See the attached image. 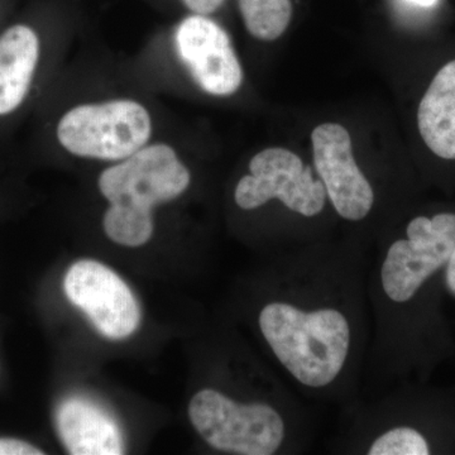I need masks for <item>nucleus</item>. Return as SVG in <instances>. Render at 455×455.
Here are the masks:
<instances>
[{"label": "nucleus", "mask_w": 455, "mask_h": 455, "mask_svg": "<svg viewBox=\"0 0 455 455\" xmlns=\"http://www.w3.org/2000/svg\"><path fill=\"white\" fill-rule=\"evenodd\" d=\"M188 167L164 143L147 145L108 167L99 176L100 193L109 202L103 220L108 238L125 247H140L154 235L152 209L172 202L190 185Z\"/></svg>", "instance_id": "nucleus-1"}, {"label": "nucleus", "mask_w": 455, "mask_h": 455, "mask_svg": "<svg viewBox=\"0 0 455 455\" xmlns=\"http://www.w3.org/2000/svg\"><path fill=\"white\" fill-rule=\"evenodd\" d=\"M259 322L280 363L302 385L325 387L339 376L350 348L349 323L340 311L271 302Z\"/></svg>", "instance_id": "nucleus-2"}, {"label": "nucleus", "mask_w": 455, "mask_h": 455, "mask_svg": "<svg viewBox=\"0 0 455 455\" xmlns=\"http://www.w3.org/2000/svg\"><path fill=\"white\" fill-rule=\"evenodd\" d=\"M151 136L148 110L132 99L74 107L56 128L57 140L68 154L118 163L147 146Z\"/></svg>", "instance_id": "nucleus-3"}, {"label": "nucleus", "mask_w": 455, "mask_h": 455, "mask_svg": "<svg viewBox=\"0 0 455 455\" xmlns=\"http://www.w3.org/2000/svg\"><path fill=\"white\" fill-rule=\"evenodd\" d=\"M188 416L197 433L217 451L271 455L283 443V419L266 403H238L206 388L191 398Z\"/></svg>", "instance_id": "nucleus-4"}, {"label": "nucleus", "mask_w": 455, "mask_h": 455, "mask_svg": "<svg viewBox=\"0 0 455 455\" xmlns=\"http://www.w3.org/2000/svg\"><path fill=\"white\" fill-rule=\"evenodd\" d=\"M406 235L407 239L392 243L381 269L383 290L395 302L411 300L425 281L448 262L455 248V214L415 218Z\"/></svg>", "instance_id": "nucleus-5"}, {"label": "nucleus", "mask_w": 455, "mask_h": 455, "mask_svg": "<svg viewBox=\"0 0 455 455\" xmlns=\"http://www.w3.org/2000/svg\"><path fill=\"white\" fill-rule=\"evenodd\" d=\"M250 171L239 180L235 193L236 205L243 211H253L272 199L304 217H315L324 209V184L289 149H263L251 160Z\"/></svg>", "instance_id": "nucleus-6"}, {"label": "nucleus", "mask_w": 455, "mask_h": 455, "mask_svg": "<svg viewBox=\"0 0 455 455\" xmlns=\"http://www.w3.org/2000/svg\"><path fill=\"white\" fill-rule=\"evenodd\" d=\"M64 286L68 300L88 315L104 337L124 339L139 328V301L107 266L97 260H79L68 268Z\"/></svg>", "instance_id": "nucleus-7"}, {"label": "nucleus", "mask_w": 455, "mask_h": 455, "mask_svg": "<svg viewBox=\"0 0 455 455\" xmlns=\"http://www.w3.org/2000/svg\"><path fill=\"white\" fill-rule=\"evenodd\" d=\"M175 44L182 64L204 92L229 97L241 88L243 70L229 36L211 18L191 14L182 20Z\"/></svg>", "instance_id": "nucleus-8"}, {"label": "nucleus", "mask_w": 455, "mask_h": 455, "mask_svg": "<svg viewBox=\"0 0 455 455\" xmlns=\"http://www.w3.org/2000/svg\"><path fill=\"white\" fill-rule=\"evenodd\" d=\"M311 142L317 173L335 211L347 220H364L372 209L374 194L353 157L348 131L337 123H324L313 131Z\"/></svg>", "instance_id": "nucleus-9"}, {"label": "nucleus", "mask_w": 455, "mask_h": 455, "mask_svg": "<svg viewBox=\"0 0 455 455\" xmlns=\"http://www.w3.org/2000/svg\"><path fill=\"white\" fill-rule=\"evenodd\" d=\"M40 60V36L33 27L16 23L0 33V118L25 104Z\"/></svg>", "instance_id": "nucleus-10"}, {"label": "nucleus", "mask_w": 455, "mask_h": 455, "mask_svg": "<svg viewBox=\"0 0 455 455\" xmlns=\"http://www.w3.org/2000/svg\"><path fill=\"white\" fill-rule=\"evenodd\" d=\"M57 431L68 453L73 455H119L124 453L121 430L100 407L70 398L56 414Z\"/></svg>", "instance_id": "nucleus-11"}, {"label": "nucleus", "mask_w": 455, "mask_h": 455, "mask_svg": "<svg viewBox=\"0 0 455 455\" xmlns=\"http://www.w3.org/2000/svg\"><path fill=\"white\" fill-rule=\"evenodd\" d=\"M418 125L434 155L455 160V60L434 76L419 106Z\"/></svg>", "instance_id": "nucleus-12"}, {"label": "nucleus", "mask_w": 455, "mask_h": 455, "mask_svg": "<svg viewBox=\"0 0 455 455\" xmlns=\"http://www.w3.org/2000/svg\"><path fill=\"white\" fill-rule=\"evenodd\" d=\"M247 31L257 40L275 41L291 22V0H238Z\"/></svg>", "instance_id": "nucleus-13"}, {"label": "nucleus", "mask_w": 455, "mask_h": 455, "mask_svg": "<svg viewBox=\"0 0 455 455\" xmlns=\"http://www.w3.org/2000/svg\"><path fill=\"white\" fill-rule=\"evenodd\" d=\"M370 455H427L429 444L423 434L412 427H395L386 431L371 445Z\"/></svg>", "instance_id": "nucleus-14"}, {"label": "nucleus", "mask_w": 455, "mask_h": 455, "mask_svg": "<svg viewBox=\"0 0 455 455\" xmlns=\"http://www.w3.org/2000/svg\"><path fill=\"white\" fill-rule=\"evenodd\" d=\"M41 449L20 439H0V455H44Z\"/></svg>", "instance_id": "nucleus-15"}, {"label": "nucleus", "mask_w": 455, "mask_h": 455, "mask_svg": "<svg viewBox=\"0 0 455 455\" xmlns=\"http://www.w3.org/2000/svg\"><path fill=\"white\" fill-rule=\"evenodd\" d=\"M226 0H181L182 4L193 12L194 14H202V16H208V14L214 13L223 5Z\"/></svg>", "instance_id": "nucleus-16"}, {"label": "nucleus", "mask_w": 455, "mask_h": 455, "mask_svg": "<svg viewBox=\"0 0 455 455\" xmlns=\"http://www.w3.org/2000/svg\"><path fill=\"white\" fill-rule=\"evenodd\" d=\"M447 283L449 289L455 293V248L447 262Z\"/></svg>", "instance_id": "nucleus-17"}, {"label": "nucleus", "mask_w": 455, "mask_h": 455, "mask_svg": "<svg viewBox=\"0 0 455 455\" xmlns=\"http://www.w3.org/2000/svg\"><path fill=\"white\" fill-rule=\"evenodd\" d=\"M405 2L414 5V7L429 9L435 7L439 0H405Z\"/></svg>", "instance_id": "nucleus-18"}]
</instances>
